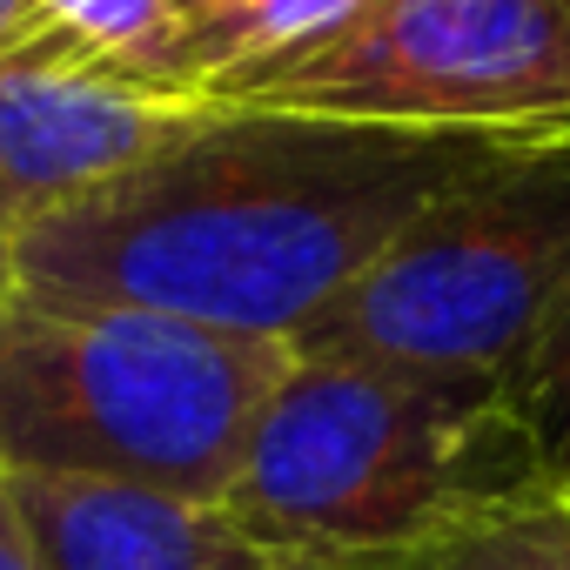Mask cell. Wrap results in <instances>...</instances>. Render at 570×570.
I'll use <instances>...</instances> for the list:
<instances>
[{"label":"cell","mask_w":570,"mask_h":570,"mask_svg":"<svg viewBox=\"0 0 570 570\" xmlns=\"http://www.w3.org/2000/svg\"><path fill=\"white\" fill-rule=\"evenodd\" d=\"M0 570H41V557H35V543H28L21 517L8 510V497H0Z\"/></svg>","instance_id":"obj_12"},{"label":"cell","mask_w":570,"mask_h":570,"mask_svg":"<svg viewBox=\"0 0 570 570\" xmlns=\"http://www.w3.org/2000/svg\"><path fill=\"white\" fill-rule=\"evenodd\" d=\"M370 0H215V8L181 21L188 81L222 88L282 61H303L323 41H336Z\"/></svg>","instance_id":"obj_7"},{"label":"cell","mask_w":570,"mask_h":570,"mask_svg":"<svg viewBox=\"0 0 570 570\" xmlns=\"http://www.w3.org/2000/svg\"><path fill=\"white\" fill-rule=\"evenodd\" d=\"M228 115L208 88H141L68 41L0 55V228L28 222L121 181L161 148Z\"/></svg>","instance_id":"obj_5"},{"label":"cell","mask_w":570,"mask_h":570,"mask_svg":"<svg viewBox=\"0 0 570 570\" xmlns=\"http://www.w3.org/2000/svg\"><path fill=\"white\" fill-rule=\"evenodd\" d=\"M14 303V235L0 228V309Z\"/></svg>","instance_id":"obj_14"},{"label":"cell","mask_w":570,"mask_h":570,"mask_svg":"<svg viewBox=\"0 0 570 570\" xmlns=\"http://www.w3.org/2000/svg\"><path fill=\"white\" fill-rule=\"evenodd\" d=\"M41 41H61L41 14V0H0V55H21V48H41Z\"/></svg>","instance_id":"obj_11"},{"label":"cell","mask_w":570,"mask_h":570,"mask_svg":"<svg viewBox=\"0 0 570 570\" xmlns=\"http://www.w3.org/2000/svg\"><path fill=\"white\" fill-rule=\"evenodd\" d=\"M168 8H175V14L188 21V14H202V8H215V0H168Z\"/></svg>","instance_id":"obj_15"},{"label":"cell","mask_w":570,"mask_h":570,"mask_svg":"<svg viewBox=\"0 0 570 570\" xmlns=\"http://www.w3.org/2000/svg\"><path fill=\"white\" fill-rule=\"evenodd\" d=\"M523 490L543 470L497 383L296 350L222 503L275 557H376Z\"/></svg>","instance_id":"obj_2"},{"label":"cell","mask_w":570,"mask_h":570,"mask_svg":"<svg viewBox=\"0 0 570 570\" xmlns=\"http://www.w3.org/2000/svg\"><path fill=\"white\" fill-rule=\"evenodd\" d=\"M503 403L523 423L543 483L570 490V296L550 309V323L537 330L523 363L503 376Z\"/></svg>","instance_id":"obj_10"},{"label":"cell","mask_w":570,"mask_h":570,"mask_svg":"<svg viewBox=\"0 0 570 570\" xmlns=\"http://www.w3.org/2000/svg\"><path fill=\"white\" fill-rule=\"evenodd\" d=\"M370 570H570V490L543 483L490 503L410 550L363 557Z\"/></svg>","instance_id":"obj_8"},{"label":"cell","mask_w":570,"mask_h":570,"mask_svg":"<svg viewBox=\"0 0 570 570\" xmlns=\"http://www.w3.org/2000/svg\"><path fill=\"white\" fill-rule=\"evenodd\" d=\"M275 570H370L363 557H282Z\"/></svg>","instance_id":"obj_13"},{"label":"cell","mask_w":570,"mask_h":570,"mask_svg":"<svg viewBox=\"0 0 570 570\" xmlns=\"http://www.w3.org/2000/svg\"><path fill=\"white\" fill-rule=\"evenodd\" d=\"M563 296L570 148H537L436 202L350 296L296 336V350L503 390Z\"/></svg>","instance_id":"obj_4"},{"label":"cell","mask_w":570,"mask_h":570,"mask_svg":"<svg viewBox=\"0 0 570 570\" xmlns=\"http://www.w3.org/2000/svg\"><path fill=\"white\" fill-rule=\"evenodd\" d=\"M41 570H275L228 503L115 476H0Z\"/></svg>","instance_id":"obj_6"},{"label":"cell","mask_w":570,"mask_h":570,"mask_svg":"<svg viewBox=\"0 0 570 570\" xmlns=\"http://www.w3.org/2000/svg\"><path fill=\"white\" fill-rule=\"evenodd\" d=\"M41 14L75 55H88L141 88H195L188 48H181V14L168 0H41Z\"/></svg>","instance_id":"obj_9"},{"label":"cell","mask_w":570,"mask_h":570,"mask_svg":"<svg viewBox=\"0 0 570 570\" xmlns=\"http://www.w3.org/2000/svg\"><path fill=\"white\" fill-rule=\"evenodd\" d=\"M289 343L148 309H0V476H115L222 503Z\"/></svg>","instance_id":"obj_3"},{"label":"cell","mask_w":570,"mask_h":570,"mask_svg":"<svg viewBox=\"0 0 570 570\" xmlns=\"http://www.w3.org/2000/svg\"><path fill=\"white\" fill-rule=\"evenodd\" d=\"M537 155L483 128L228 108L14 235V296L289 343L456 188Z\"/></svg>","instance_id":"obj_1"}]
</instances>
